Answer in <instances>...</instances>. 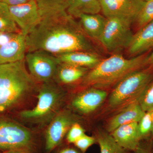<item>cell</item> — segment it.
Returning <instances> with one entry per match:
<instances>
[{
    "mask_svg": "<svg viewBox=\"0 0 153 153\" xmlns=\"http://www.w3.org/2000/svg\"><path fill=\"white\" fill-rule=\"evenodd\" d=\"M40 21L26 36L27 52L56 55L76 51L96 53L80 24L66 12L62 0H37Z\"/></svg>",
    "mask_w": 153,
    "mask_h": 153,
    "instance_id": "cell-1",
    "label": "cell"
},
{
    "mask_svg": "<svg viewBox=\"0 0 153 153\" xmlns=\"http://www.w3.org/2000/svg\"><path fill=\"white\" fill-rule=\"evenodd\" d=\"M147 55L126 58L115 54L101 60L83 77L85 85L103 89L115 85L130 73L147 67Z\"/></svg>",
    "mask_w": 153,
    "mask_h": 153,
    "instance_id": "cell-2",
    "label": "cell"
},
{
    "mask_svg": "<svg viewBox=\"0 0 153 153\" xmlns=\"http://www.w3.org/2000/svg\"><path fill=\"white\" fill-rule=\"evenodd\" d=\"M34 85L25 60L0 64V113L17 104Z\"/></svg>",
    "mask_w": 153,
    "mask_h": 153,
    "instance_id": "cell-3",
    "label": "cell"
},
{
    "mask_svg": "<svg viewBox=\"0 0 153 153\" xmlns=\"http://www.w3.org/2000/svg\"><path fill=\"white\" fill-rule=\"evenodd\" d=\"M153 80V66L130 73L115 85L110 94L109 106L119 107L137 100Z\"/></svg>",
    "mask_w": 153,
    "mask_h": 153,
    "instance_id": "cell-4",
    "label": "cell"
},
{
    "mask_svg": "<svg viewBox=\"0 0 153 153\" xmlns=\"http://www.w3.org/2000/svg\"><path fill=\"white\" fill-rule=\"evenodd\" d=\"M38 143L30 130L13 121L0 119V150H25L35 153Z\"/></svg>",
    "mask_w": 153,
    "mask_h": 153,
    "instance_id": "cell-5",
    "label": "cell"
},
{
    "mask_svg": "<svg viewBox=\"0 0 153 153\" xmlns=\"http://www.w3.org/2000/svg\"><path fill=\"white\" fill-rule=\"evenodd\" d=\"M133 35L129 25L116 18H106L99 41L108 52L116 53L128 49Z\"/></svg>",
    "mask_w": 153,
    "mask_h": 153,
    "instance_id": "cell-6",
    "label": "cell"
},
{
    "mask_svg": "<svg viewBox=\"0 0 153 153\" xmlns=\"http://www.w3.org/2000/svg\"><path fill=\"white\" fill-rule=\"evenodd\" d=\"M25 60L32 77L44 83L52 81L55 78L60 63L56 55L41 50L28 52Z\"/></svg>",
    "mask_w": 153,
    "mask_h": 153,
    "instance_id": "cell-7",
    "label": "cell"
},
{
    "mask_svg": "<svg viewBox=\"0 0 153 153\" xmlns=\"http://www.w3.org/2000/svg\"><path fill=\"white\" fill-rule=\"evenodd\" d=\"M63 95L61 89L52 81L44 82L39 91L37 104L33 109L22 111L21 117L37 119L47 116L59 104Z\"/></svg>",
    "mask_w": 153,
    "mask_h": 153,
    "instance_id": "cell-8",
    "label": "cell"
},
{
    "mask_svg": "<svg viewBox=\"0 0 153 153\" xmlns=\"http://www.w3.org/2000/svg\"><path fill=\"white\" fill-rule=\"evenodd\" d=\"M106 18H116L131 26L135 22L146 2L143 0H100Z\"/></svg>",
    "mask_w": 153,
    "mask_h": 153,
    "instance_id": "cell-9",
    "label": "cell"
},
{
    "mask_svg": "<svg viewBox=\"0 0 153 153\" xmlns=\"http://www.w3.org/2000/svg\"><path fill=\"white\" fill-rule=\"evenodd\" d=\"M9 10L21 33L26 37L40 21L37 0L15 6H9Z\"/></svg>",
    "mask_w": 153,
    "mask_h": 153,
    "instance_id": "cell-10",
    "label": "cell"
},
{
    "mask_svg": "<svg viewBox=\"0 0 153 153\" xmlns=\"http://www.w3.org/2000/svg\"><path fill=\"white\" fill-rule=\"evenodd\" d=\"M74 119L68 112L56 116L48 126L45 134L44 149L46 153H51L63 143V139L74 122Z\"/></svg>",
    "mask_w": 153,
    "mask_h": 153,
    "instance_id": "cell-11",
    "label": "cell"
},
{
    "mask_svg": "<svg viewBox=\"0 0 153 153\" xmlns=\"http://www.w3.org/2000/svg\"><path fill=\"white\" fill-rule=\"evenodd\" d=\"M27 52L26 37L21 33L12 34L7 41L0 44V64L25 60Z\"/></svg>",
    "mask_w": 153,
    "mask_h": 153,
    "instance_id": "cell-12",
    "label": "cell"
},
{
    "mask_svg": "<svg viewBox=\"0 0 153 153\" xmlns=\"http://www.w3.org/2000/svg\"><path fill=\"white\" fill-rule=\"evenodd\" d=\"M107 95V92L103 89L89 88L74 97L72 105L79 112L88 114L97 109L105 100Z\"/></svg>",
    "mask_w": 153,
    "mask_h": 153,
    "instance_id": "cell-13",
    "label": "cell"
},
{
    "mask_svg": "<svg viewBox=\"0 0 153 153\" xmlns=\"http://www.w3.org/2000/svg\"><path fill=\"white\" fill-rule=\"evenodd\" d=\"M146 112L137 100L127 105L120 112L109 121L107 126V131L109 133L124 125L138 123Z\"/></svg>",
    "mask_w": 153,
    "mask_h": 153,
    "instance_id": "cell-14",
    "label": "cell"
},
{
    "mask_svg": "<svg viewBox=\"0 0 153 153\" xmlns=\"http://www.w3.org/2000/svg\"><path fill=\"white\" fill-rule=\"evenodd\" d=\"M110 134L122 147L132 152L136 149L141 141L137 123L120 126Z\"/></svg>",
    "mask_w": 153,
    "mask_h": 153,
    "instance_id": "cell-15",
    "label": "cell"
},
{
    "mask_svg": "<svg viewBox=\"0 0 153 153\" xmlns=\"http://www.w3.org/2000/svg\"><path fill=\"white\" fill-rule=\"evenodd\" d=\"M153 47V20L134 34L127 51L130 55L135 57L142 55Z\"/></svg>",
    "mask_w": 153,
    "mask_h": 153,
    "instance_id": "cell-16",
    "label": "cell"
},
{
    "mask_svg": "<svg viewBox=\"0 0 153 153\" xmlns=\"http://www.w3.org/2000/svg\"><path fill=\"white\" fill-rule=\"evenodd\" d=\"M56 56L60 63H69L89 69L95 67L101 60L96 53L87 51H72Z\"/></svg>",
    "mask_w": 153,
    "mask_h": 153,
    "instance_id": "cell-17",
    "label": "cell"
},
{
    "mask_svg": "<svg viewBox=\"0 0 153 153\" xmlns=\"http://www.w3.org/2000/svg\"><path fill=\"white\" fill-rule=\"evenodd\" d=\"M79 24L87 37L99 41L103 32L106 18L98 14H82L78 17Z\"/></svg>",
    "mask_w": 153,
    "mask_h": 153,
    "instance_id": "cell-18",
    "label": "cell"
},
{
    "mask_svg": "<svg viewBox=\"0 0 153 153\" xmlns=\"http://www.w3.org/2000/svg\"><path fill=\"white\" fill-rule=\"evenodd\" d=\"M66 12L74 18L82 14H98L101 11L100 0H63Z\"/></svg>",
    "mask_w": 153,
    "mask_h": 153,
    "instance_id": "cell-19",
    "label": "cell"
},
{
    "mask_svg": "<svg viewBox=\"0 0 153 153\" xmlns=\"http://www.w3.org/2000/svg\"><path fill=\"white\" fill-rule=\"evenodd\" d=\"M89 68L69 63H60L57 67L55 77L63 84H71L83 78Z\"/></svg>",
    "mask_w": 153,
    "mask_h": 153,
    "instance_id": "cell-20",
    "label": "cell"
},
{
    "mask_svg": "<svg viewBox=\"0 0 153 153\" xmlns=\"http://www.w3.org/2000/svg\"><path fill=\"white\" fill-rule=\"evenodd\" d=\"M94 137L100 148V153H134L122 147L107 131L97 130Z\"/></svg>",
    "mask_w": 153,
    "mask_h": 153,
    "instance_id": "cell-21",
    "label": "cell"
},
{
    "mask_svg": "<svg viewBox=\"0 0 153 153\" xmlns=\"http://www.w3.org/2000/svg\"><path fill=\"white\" fill-rule=\"evenodd\" d=\"M0 33H21L20 29L11 16L9 6L2 1L0 2Z\"/></svg>",
    "mask_w": 153,
    "mask_h": 153,
    "instance_id": "cell-22",
    "label": "cell"
},
{
    "mask_svg": "<svg viewBox=\"0 0 153 153\" xmlns=\"http://www.w3.org/2000/svg\"><path fill=\"white\" fill-rule=\"evenodd\" d=\"M137 101L145 112L153 111V80L145 88Z\"/></svg>",
    "mask_w": 153,
    "mask_h": 153,
    "instance_id": "cell-23",
    "label": "cell"
},
{
    "mask_svg": "<svg viewBox=\"0 0 153 153\" xmlns=\"http://www.w3.org/2000/svg\"><path fill=\"white\" fill-rule=\"evenodd\" d=\"M152 117L151 112H146L138 123V131L141 141L152 139Z\"/></svg>",
    "mask_w": 153,
    "mask_h": 153,
    "instance_id": "cell-24",
    "label": "cell"
},
{
    "mask_svg": "<svg viewBox=\"0 0 153 153\" xmlns=\"http://www.w3.org/2000/svg\"><path fill=\"white\" fill-rule=\"evenodd\" d=\"M153 20V0L146 2L136 22L139 29Z\"/></svg>",
    "mask_w": 153,
    "mask_h": 153,
    "instance_id": "cell-25",
    "label": "cell"
},
{
    "mask_svg": "<svg viewBox=\"0 0 153 153\" xmlns=\"http://www.w3.org/2000/svg\"><path fill=\"white\" fill-rule=\"evenodd\" d=\"M85 134V130L79 124L75 123L71 126L67 132L66 137V142L73 144Z\"/></svg>",
    "mask_w": 153,
    "mask_h": 153,
    "instance_id": "cell-26",
    "label": "cell"
},
{
    "mask_svg": "<svg viewBox=\"0 0 153 153\" xmlns=\"http://www.w3.org/2000/svg\"><path fill=\"white\" fill-rule=\"evenodd\" d=\"M96 143H97V142L95 137L89 136L84 134L73 145L82 153H85L88 148Z\"/></svg>",
    "mask_w": 153,
    "mask_h": 153,
    "instance_id": "cell-27",
    "label": "cell"
},
{
    "mask_svg": "<svg viewBox=\"0 0 153 153\" xmlns=\"http://www.w3.org/2000/svg\"><path fill=\"white\" fill-rule=\"evenodd\" d=\"M153 140L152 139L141 141L134 153H152Z\"/></svg>",
    "mask_w": 153,
    "mask_h": 153,
    "instance_id": "cell-28",
    "label": "cell"
},
{
    "mask_svg": "<svg viewBox=\"0 0 153 153\" xmlns=\"http://www.w3.org/2000/svg\"><path fill=\"white\" fill-rule=\"evenodd\" d=\"M57 147L59 149L56 153H82L72 144L67 143V145L62 146L61 143Z\"/></svg>",
    "mask_w": 153,
    "mask_h": 153,
    "instance_id": "cell-29",
    "label": "cell"
},
{
    "mask_svg": "<svg viewBox=\"0 0 153 153\" xmlns=\"http://www.w3.org/2000/svg\"><path fill=\"white\" fill-rule=\"evenodd\" d=\"M30 0H2L3 2L8 6H15L27 2Z\"/></svg>",
    "mask_w": 153,
    "mask_h": 153,
    "instance_id": "cell-30",
    "label": "cell"
},
{
    "mask_svg": "<svg viewBox=\"0 0 153 153\" xmlns=\"http://www.w3.org/2000/svg\"><path fill=\"white\" fill-rule=\"evenodd\" d=\"M147 64L148 66H153V52L150 55L148 56Z\"/></svg>",
    "mask_w": 153,
    "mask_h": 153,
    "instance_id": "cell-31",
    "label": "cell"
},
{
    "mask_svg": "<svg viewBox=\"0 0 153 153\" xmlns=\"http://www.w3.org/2000/svg\"><path fill=\"white\" fill-rule=\"evenodd\" d=\"M2 153H33L29 151L25 150H10L4 152Z\"/></svg>",
    "mask_w": 153,
    "mask_h": 153,
    "instance_id": "cell-32",
    "label": "cell"
},
{
    "mask_svg": "<svg viewBox=\"0 0 153 153\" xmlns=\"http://www.w3.org/2000/svg\"><path fill=\"white\" fill-rule=\"evenodd\" d=\"M151 114H152V131L151 138H152V139L153 140V111L151 112Z\"/></svg>",
    "mask_w": 153,
    "mask_h": 153,
    "instance_id": "cell-33",
    "label": "cell"
},
{
    "mask_svg": "<svg viewBox=\"0 0 153 153\" xmlns=\"http://www.w3.org/2000/svg\"><path fill=\"white\" fill-rule=\"evenodd\" d=\"M143 1H144L145 2L148 1H150V0H143Z\"/></svg>",
    "mask_w": 153,
    "mask_h": 153,
    "instance_id": "cell-34",
    "label": "cell"
},
{
    "mask_svg": "<svg viewBox=\"0 0 153 153\" xmlns=\"http://www.w3.org/2000/svg\"><path fill=\"white\" fill-rule=\"evenodd\" d=\"M2 1V0H0V2Z\"/></svg>",
    "mask_w": 153,
    "mask_h": 153,
    "instance_id": "cell-35",
    "label": "cell"
},
{
    "mask_svg": "<svg viewBox=\"0 0 153 153\" xmlns=\"http://www.w3.org/2000/svg\"><path fill=\"white\" fill-rule=\"evenodd\" d=\"M2 33H0V35H1V34H2Z\"/></svg>",
    "mask_w": 153,
    "mask_h": 153,
    "instance_id": "cell-36",
    "label": "cell"
},
{
    "mask_svg": "<svg viewBox=\"0 0 153 153\" xmlns=\"http://www.w3.org/2000/svg\"><path fill=\"white\" fill-rule=\"evenodd\" d=\"M152 153H153V150H152Z\"/></svg>",
    "mask_w": 153,
    "mask_h": 153,
    "instance_id": "cell-37",
    "label": "cell"
},
{
    "mask_svg": "<svg viewBox=\"0 0 153 153\" xmlns=\"http://www.w3.org/2000/svg\"><path fill=\"white\" fill-rule=\"evenodd\" d=\"M0 153H1V152H0Z\"/></svg>",
    "mask_w": 153,
    "mask_h": 153,
    "instance_id": "cell-38",
    "label": "cell"
}]
</instances>
